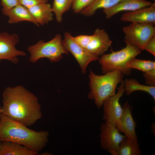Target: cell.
Returning <instances> with one entry per match:
<instances>
[{"mask_svg": "<svg viewBox=\"0 0 155 155\" xmlns=\"http://www.w3.org/2000/svg\"><path fill=\"white\" fill-rule=\"evenodd\" d=\"M2 102L1 114L27 127L42 117L38 98L22 86L6 88Z\"/></svg>", "mask_w": 155, "mask_h": 155, "instance_id": "obj_1", "label": "cell"}, {"mask_svg": "<svg viewBox=\"0 0 155 155\" xmlns=\"http://www.w3.org/2000/svg\"><path fill=\"white\" fill-rule=\"evenodd\" d=\"M49 133L47 131H36L1 114L0 140L11 142L38 152L45 147Z\"/></svg>", "mask_w": 155, "mask_h": 155, "instance_id": "obj_2", "label": "cell"}, {"mask_svg": "<svg viewBox=\"0 0 155 155\" xmlns=\"http://www.w3.org/2000/svg\"><path fill=\"white\" fill-rule=\"evenodd\" d=\"M124 76L118 70L101 75L96 74L90 70L89 75L90 91L88 98L94 101L97 108H100L105 100L116 94L117 87L123 80Z\"/></svg>", "mask_w": 155, "mask_h": 155, "instance_id": "obj_3", "label": "cell"}, {"mask_svg": "<svg viewBox=\"0 0 155 155\" xmlns=\"http://www.w3.org/2000/svg\"><path fill=\"white\" fill-rule=\"evenodd\" d=\"M141 53V51L137 48L127 44L121 50L104 54L98 59L102 72L105 73L118 70L124 75H129L132 69L128 67V63Z\"/></svg>", "mask_w": 155, "mask_h": 155, "instance_id": "obj_4", "label": "cell"}, {"mask_svg": "<svg viewBox=\"0 0 155 155\" xmlns=\"http://www.w3.org/2000/svg\"><path fill=\"white\" fill-rule=\"evenodd\" d=\"M62 40L61 36L57 34L47 42L40 40L35 44L29 46L28 50L30 54V61L35 63L44 58H48L52 62L59 61L63 55L68 54L63 45Z\"/></svg>", "mask_w": 155, "mask_h": 155, "instance_id": "obj_5", "label": "cell"}, {"mask_svg": "<svg viewBox=\"0 0 155 155\" xmlns=\"http://www.w3.org/2000/svg\"><path fill=\"white\" fill-rule=\"evenodd\" d=\"M122 30L125 34L124 41L126 44L136 47L141 51L148 40L155 35L154 25L137 23H131L124 26Z\"/></svg>", "mask_w": 155, "mask_h": 155, "instance_id": "obj_6", "label": "cell"}, {"mask_svg": "<svg viewBox=\"0 0 155 155\" xmlns=\"http://www.w3.org/2000/svg\"><path fill=\"white\" fill-rule=\"evenodd\" d=\"M62 43L65 50L71 53L77 60L83 74L85 73L87 67L91 62L98 60L99 58L77 44L71 34L67 32L64 34Z\"/></svg>", "mask_w": 155, "mask_h": 155, "instance_id": "obj_7", "label": "cell"}, {"mask_svg": "<svg viewBox=\"0 0 155 155\" xmlns=\"http://www.w3.org/2000/svg\"><path fill=\"white\" fill-rule=\"evenodd\" d=\"M100 145L102 148L113 155H117V150L126 137L121 133L115 125L104 122L100 126Z\"/></svg>", "mask_w": 155, "mask_h": 155, "instance_id": "obj_8", "label": "cell"}, {"mask_svg": "<svg viewBox=\"0 0 155 155\" xmlns=\"http://www.w3.org/2000/svg\"><path fill=\"white\" fill-rule=\"evenodd\" d=\"M124 92L123 80L118 88L117 92L105 100L103 103V119L105 123L115 125L120 119L123 108L120 103L119 100Z\"/></svg>", "mask_w": 155, "mask_h": 155, "instance_id": "obj_9", "label": "cell"}, {"mask_svg": "<svg viewBox=\"0 0 155 155\" xmlns=\"http://www.w3.org/2000/svg\"><path fill=\"white\" fill-rule=\"evenodd\" d=\"M19 41V38L16 34L0 32V60H7L16 64L18 61L17 56L26 55L24 51L16 48Z\"/></svg>", "mask_w": 155, "mask_h": 155, "instance_id": "obj_10", "label": "cell"}, {"mask_svg": "<svg viewBox=\"0 0 155 155\" xmlns=\"http://www.w3.org/2000/svg\"><path fill=\"white\" fill-rule=\"evenodd\" d=\"M121 115L115 126L120 133L127 138L138 142L136 132V123L132 115L133 106L127 101L123 107Z\"/></svg>", "mask_w": 155, "mask_h": 155, "instance_id": "obj_11", "label": "cell"}, {"mask_svg": "<svg viewBox=\"0 0 155 155\" xmlns=\"http://www.w3.org/2000/svg\"><path fill=\"white\" fill-rule=\"evenodd\" d=\"M121 20L124 22L150 24H155V3L149 6L123 13Z\"/></svg>", "mask_w": 155, "mask_h": 155, "instance_id": "obj_12", "label": "cell"}, {"mask_svg": "<svg viewBox=\"0 0 155 155\" xmlns=\"http://www.w3.org/2000/svg\"><path fill=\"white\" fill-rule=\"evenodd\" d=\"M86 49L94 56L99 57L111 46L112 41L103 29L96 28Z\"/></svg>", "mask_w": 155, "mask_h": 155, "instance_id": "obj_13", "label": "cell"}, {"mask_svg": "<svg viewBox=\"0 0 155 155\" xmlns=\"http://www.w3.org/2000/svg\"><path fill=\"white\" fill-rule=\"evenodd\" d=\"M152 3L146 0H121L109 8L103 10L106 18L110 19L121 11H133L150 5Z\"/></svg>", "mask_w": 155, "mask_h": 155, "instance_id": "obj_14", "label": "cell"}, {"mask_svg": "<svg viewBox=\"0 0 155 155\" xmlns=\"http://www.w3.org/2000/svg\"><path fill=\"white\" fill-rule=\"evenodd\" d=\"M28 9L39 25L47 24L53 19L52 6L47 2L40 3Z\"/></svg>", "mask_w": 155, "mask_h": 155, "instance_id": "obj_15", "label": "cell"}, {"mask_svg": "<svg viewBox=\"0 0 155 155\" xmlns=\"http://www.w3.org/2000/svg\"><path fill=\"white\" fill-rule=\"evenodd\" d=\"M9 24H12L24 21H27L34 24L38 26V24L28 8L19 4L11 9L7 16Z\"/></svg>", "mask_w": 155, "mask_h": 155, "instance_id": "obj_16", "label": "cell"}, {"mask_svg": "<svg viewBox=\"0 0 155 155\" xmlns=\"http://www.w3.org/2000/svg\"><path fill=\"white\" fill-rule=\"evenodd\" d=\"M38 152L16 143L2 141L0 146V155H36Z\"/></svg>", "mask_w": 155, "mask_h": 155, "instance_id": "obj_17", "label": "cell"}, {"mask_svg": "<svg viewBox=\"0 0 155 155\" xmlns=\"http://www.w3.org/2000/svg\"><path fill=\"white\" fill-rule=\"evenodd\" d=\"M125 92L127 96L135 91H143L149 94L155 100V86L141 84L134 79H127L124 80Z\"/></svg>", "mask_w": 155, "mask_h": 155, "instance_id": "obj_18", "label": "cell"}, {"mask_svg": "<svg viewBox=\"0 0 155 155\" xmlns=\"http://www.w3.org/2000/svg\"><path fill=\"white\" fill-rule=\"evenodd\" d=\"M121 0H93L88 6L81 12V14L86 16L93 15L98 9H106L111 7Z\"/></svg>", "mask_w": 155, "mask_h": 155, "instance_id": "obj_19", "label": "cell"}, {"mask_svg": "<svg viewBox=\"0 0 155 155\" xmlns=\"http://www.w3.org/2000/svg\"><path fill=\"white\" fill-rule=\"evenodd\" d=\"M138 142L129 139L126 137L120 144L117 150V155H140L142 152Z\"/></svg>", "mask_w": 155, "mask_h": 155, "instance_id": "obj_20", "label": "cell"}, {"mask_svg": "<svg viewBox=\"0 0 155 155\" xmlns=\"http://www.w3.org/2000/svg\"><path fill=\"white\" fill-rule=\"evenodd\" d=\"M73 0H54L52 6L53 13L55 15L56 20L61 23L63 14L71 7Z\"/></svg>", "mask_w": 155, "mask_h": 155, "instance_id": "obj_21", "label": "cell"}, {"mask_svg": "<svg viewBox=\"0 0 155 155\" xmlns=\"http://www.w3.org/2000/svg\"><path fill=\"white\" fill-rule=\"evenodd\" d=\"M128 67L146 72L155 69V62L150 60H143L134 58L128 63Z\"/></svg>", "mask_w": 155, "mask_h": 155, "instance_id": "obj_22", "label": "cell"}, {"mask_svg": "<svg viewBox=\"0 0 155 155\" xmlns=\"http://www.w3.org/2000/svg\"><path fill=\"white\" fill-rule=\"evenodd\" d=\"M93 0H73L72 8L75 13H80L84 8L89 5Z\"/></svg>", "mask_w": 155, "mask_h": 155, "instance_id": "obj_23", "label": "cell"}, {"mask_svg": "<svg viewBox=\"0 0 155 155\" xmlns=\"http://www.w3.org/2000/svg\"><path fill=\"white\" fill-rule=\"evenodd\" d=\"M3 14L7 16L9 12L15 7L20 4L19 0H1Z\"/></svg>", "mask_w": 155, "mask_h": 155, "instance_id": "obj_24", "label": "cell"}, {"mask_svg": "<svg viewBox=\"0 0 155 155\" xmlns=\"http://www.w3.org/2000/svg\"><path fill=\"white\" fill-rule=\"evenodd\" d=\"M92 35H81L73 37L75 41L82 47L86 49L90 42Z\"/></svg>", "mask_w": 155, "mask_h": 155, "instance_id": "obj_25", "label": "cell"}, {"mask_svg": "<svg viewBox=\"0 0 155 155\" xmlns=\"http://www.w3.org/2000/svg\"><path fill=\"white\" fill-rule=\"evenodd\" d=\"M143 76L145 83L148 85L155 86V69L144 73Z\"/></svg>", "mask_w": 155, "mask_h": 155, "instance_id": "obj_26", "label": "cell"}, {"mask_svg": "<svg viewBox=\"0 0 155 155\" xmlns=\"http://www.w3.org/2000/svg\"><path fill=\"white\" fill-rule=\"evenodd\" d=\"M19 1L20 4L27 8L40 3L48 2L47 0H19Z\"/></svg>", "mask_w": 155, "mask_h": 155, "instance_id": "obj_27", "label": "cell"}, {"mask_svg": "<svg viewBox=\"0 0 155 155\" xmlns=\"http://www.w3.org/2000/svg\"><path fill=\"white\" fill-rule=\"evenodd\" d=\"M155 56V35L152 37L146 44L144 50Z\"/></svg>", "mask_w": 155, "mask_h": 155, "instance_id": "obj_28", "label": "cell"}, {"mask_svg": "<svg viewBox=\"0 0 155 155\" xmlns=\"http://www.w3.org/2000/svg\"><path fill=\"white\" fill-rule=\"evenodd\" d=\"M155 124H154V123L153 124H152V133H153V134L154 133V127L155 126H154Z\"/></svg>", "mask_w": 155, "mask_h": 155, "instance_id": "obj_29", "label": "cell"}, {"mask_svg": "<svg viewBox=\"0 0 155 155\" xmlns=\"http://www.w3.org/2000/svg\"><path fill=\"white\" fill-rule=\"evenodd\" d=\"M1 113V108H0V115Z\"/></svg>", "mask_w": 155, "mask_h": 155, "instance_id": "obj_30", "label": "cell"}, {"mask_svg": "<svg viewBox=\"0 0 155 155\" xmlns=\"http://www.w3.org/2000/svg\"><path fill=\"white\" fill-rule=\"evenodd\" d=\"M2 142L0 140V146L1 145Z\"/></svg>", "mask_w": 155, "mask_h": 155, "instance_id": "obj_31", "label": "cell"}, {"mask_svg": "<svg viewBox=\"0 0 155 155\" xmlns=\"http://www.w3.org/2000/svg\"><path fill=\"white\" fill-rule=\"evenodd\" d=\"M153 0V1H155V0Z\"/></svg>", "mask_w": 155, "mask_h": 155, "instance_id": "obj_32", "label": "cell"}]
</instances>
